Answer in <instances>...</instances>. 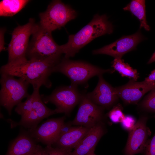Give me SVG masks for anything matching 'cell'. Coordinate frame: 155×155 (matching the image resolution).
<instances>
[{"label": "cell", "mask_w": 155, "mask_h": 155, "mask_svg": "<svg viewBox=\"0 0 155 155\" xmlns=\"http://www.w3.org/2000/svg\"><path fill=\"white\" fill-rule=\"evenodd\" d=\"M58 63L27 59L13 64L7 63L1 67L0 73L21 78L31 84L33 90L39 89L42 86L49 88L52 83L49 78Z\"/></svg>", "instance_id": "6da1fadb"}, {"label": "cell", "mask_w": 155, "mask_h": 155, "mask_svg": "<svg viewBox=\"0 0 155 155\" xmlns=\"http://www.w3.org/2000/svg\"><path fill=\"white\" fill-rule=\"evenodd\" d=\"M113 28L106 15L94 16L92 20L75 34L69 35L66 44L61 45L64 57H74L80 50L94 39L112 33Z\"/></svg>", "instance_id": "7a4b0ae2"}, {"label": "cell", "mask_w": 155, "mask_h": 155, "mask_svg": "<svg viewBox=\"0 0 155 155\" xmlns=\"http://www.w3.org/2000/svg\"><path fill=\"white\" fill-rule=\"evenodd\" d=\"M29 43L26 57L29 60L58 63L63 53L61 45L53 40L52 32L37 24Z\"/></svg>", "instance_id": "3957f363"}, {"label": "cell", "mask_w": 155, "mask_h": 155, "mask_svg": "<svg viewBox=\"0 0 155 155\" xmlns=\"http://www.w3.org/2000/svg\"><path fill=\"white\" fill-rule=\"evenodd\" d=\"M113 69H103L86 62L74 61L64 57L55 66L54 72L61 73L71 81V84L78 86L86 83L91 78L105 73H113Z\"/></svg>", "instance_id": "277c9868"}, {"label": "cell", "mask_w": 155, "mask_h": 155, "mask_svg": "<svg viewBox=\"0 0 155 155\" xmlns=\"http://www.w3.org/2000/svg\"><path fill=\"white\" fill-rule=\"evenodd\" d=\"M1 74L0 105L11 115L13 107L30 95L28 91L30 84L21 78L17 79L10 75Z\"/></svg>", "instance_id": "5b68a950"}, {"label": "cell", "mask_w": 155, "mask_h": 155, "mask_svg": "<svg viewBox=\"0 0 155 155\" xmlns=\"http://www.w3.org/2000/svg\"><path fill=\"white\" fill-rule=\"evenodd\" d=\"M76 11L60 0H53L46 10L39 14V25L45 30L52 32L60 29L77 16Z\"/></svg>", "instance_id": "8992f818"}, {"label": "cell", "mask_w": 155, "mask_h": 155, "mask_svg": "<svg viewBox=\"0 0 155 155\" xmlns=\"http://www.w3.org/2000/svg\"><path fill=\"white\" fill-rule=\"evenodd\" d=\"M36 24L34 20L30 18L27 24L19 26L14 29L7 48V63L13 64L27 59L26 54L29 38L32 35Z\"/></svg>", "instance_id": "52a82bcc"}, {"label": "cell", "mask_w": 155, "mask_h": 155, "mask_svg": "<svg viewBox=\"0 0 155 155\" xmlns=\"http://www.w3.org/2000/svg\"><path fill=\"white\" fill-rule=\"evenodd\" d=\"M77 86L71 84L58 87L49 95H41L44 103L55 104L60 113L68 115L73 108L80 102L83 94L78 90Z\"/></svg>", "instance_id": "ba28073f"}, {"label": "cell", "mask_w": 155, "mask_h": 155, "mask_svg": "<svg viewBox=\"0 0 155 155\" xmlns=\"http://www.w3.org/2000/svg\"><path fill=\"white\" fill-rule=\"evenodd\" d=\"M63 117L46 121L39 126L28 129V132L36 142L52 146L57 140L64 125Z\"/></svg>", "instance_id": "9c48e42d"}, {"label": "cell", "mask_w": 155, "mask_h": 155, "mask_svg": "<svg viewBox=\"0 0 155 155\" xmlns=\"http://www.w3.org/2000/svg\"><path fill=\"white\" fill-rule=\"evenodd\" d=\"M144 38L139 31L132 35L123 36L109 44L94 50L92 53L94 55L105 54L121 59L125 54L135 49Z\"/></svg>", "instance_id": "30bf717a"}, {"label": "cell", "mask_w": 155, "mask_h": 155, "mask_svg": "<svg viewBox=\"0 0 155 155\" xmlns=\"http://www.w3.org/2000/svg\"><path fill=\"white\" fill-rule=\"evenodd\" d=\"M147 118L141 117L130 131L124 150L125 155H134L144 151L151 132L147 125Z\"/></svg>", "instance_id": "8fae6325"}, {"label": "cell", "mask_w": 155, "mask_h": 155, "mask_svg": "<svg viewBox=\"0 0 155 155\" xmlns=\"http://www.w3.org/2000/svg\"><path fill=\"white\" fill-rule=\"evenodd\" d=\"M76 115L71 124L89 128L99 123L102 115L101 108L83 93Z\"/></svg>", "instance_id": "7c38bea8"}, {"label": "cell", "mask_w": 155, "mask_h": 155, "mask_svg": "<svg viewBox=\"0 0 155 155\" xmlns=\"http://www.w3.org/2000/svg\"><path fill=\"white\" fill-rule=\"evenodd\" d=\"M155 86V83H149L144 81L137 82L130 80L126 84L115 87L119 97L128 104L137 103L147 92Z\"/></svg>", "instance_id": "4fadbf2b"}, {"label": "cell", "mask_w": 155, "mask_h": 155, "mask_svg": "<svg viewBox=\"0 0 155 155\" xmlns=\"http://www.w3.org/2000/svg\"><path fill=\"white\" fill-rule=\"evenodd\" d=\"M102 75L98 76V82L93 91L86 94L90 99L97 105L108 108L115 103L119 97L115 88L104 80Z\"/></svg>", "instance_id": "5bb4252c"}, {"label": "cell", "mask_w": 155, "mask_h": 155, "mask_svg": "<svg viewBox=\"0 0 155 155\" xmlns=\"http://www.w3.org/2000/svg\"><path fill=\"white\" fill-rule=\"evenodd\" d=\"M28 131H23L10 143L5 155H34L42 147Z\"/></svg>", "instance_id": "9a60e30c"}, {"label": "cell", "mask_w": 155, "mask_h": 155, "mask_svg": "<svg viewBox=\"0 0 155 155\" xmlns=\"http://www.w3.org/2000/svg\"><path fill=\"white\" fill-rule=\"evenodd\" d=\"M102 125L100 122L90 129L78 144L68 155H86L95 148L99 141L104 133Z\"/></svg>", "instance_id": "2e32d148"}, {"label": "cell", "mask_w": 155, "mask_h": 155, "mask_svg": "<svg viewBox=\"0 0 155 155\" xmlns=\"http://www.w3.org/2000/svg\"><path fill=\"white\" fill-rule=\"evenodd\" d=\"M90 128L82 126L71 127L62 130L56 142L55 147L67 149L74 148L87 133Z\"/></svg>", "instance_id": "e0dca14e"}, {"label": "cell", "mask_w": 155, "mask_h": 155, "mask_svg": "<svg viewBox=\"0 0 155 155\" xmlns=\"http://www.w3.org/2000/svg\"><path fill=\"white\" fill-rule=\"evenodd\" d=\"M123 9L124 11H130L138 19L140 28H143L147 31L150 30V28L146 19L145 0H132Z\"/></svg>", "instance_id": "ac0fdd59"}, {"label": "cell", "mask_w": 155, "mask_h": 155, "mask_svg": "<svg viewBox=\"0 0 155 155\" xmlns=\"http://www.w3.org/2000/svg\"><path fill=\"white\" fill-rule=\"evenodd\" d=\"M30 1L27 0H3L0 2V16H11L21 10Z\"/></svg>", "instance_id": "d6986e66"}, {"label": "cell", "mask_w": 155, "mask_h": 155, "mask_svg": "<svg viewBox=\"0 0 155 155\" xmlns=\"http://www.w3.org/2000/svg\"><path fill=\"white\" fill-rule=\"evenodd\" d=\"M33 92L34 97L32 110L36 112L41 120L53 115L60 113L56 108L52 110L45 105L40 94L39 89L33 90Z\"/></svg>", "instance_id": "ffe728a7"}, {"label": "cell", "mask_w": 155, "mask_h": 155, "mask_svg": "<svg viewBox=\"0 0 155 155\" xmlns=\"http://www.w3.org/2000/svg\"><path fill=\"white\" fill-rule=\"evenodd\" d=\"M111 66L113 69L117 71L122 77H126L135 81L139 77L137 70L125 63L122 59L115 58Z\"/></svg>", "instance_id": "44dd1931"}, {"label": "cell", "mask_w": 155, "mask_h": 155, "mask_svg": "<svg viewBox=\"0 0 155 155\" xmlns=\"http://www.w3.org/2000/svg\"><path fill=\"white\" fill-rule=\"evenodd\" d=\"M34 97V94L33 92L26 100L23 102H21L16 106L15 111L21 116L30 111L32 109V105Z\"/></svg>", "instance_id": "7402d4cb"}, {"label": "cell", "mask_w": 155, "mask_h": 155, "mask_svg": "<svg viewBox=\"0 0 155 155\" xmlns=\"http://www.w3.org/2000/svg\"><path fill=\"white\" fill-rule=\"evenodd\" d=\"M141 106L147 111L155 112V86L145 96L141 103Z\"/></svg>", "instance_id": "603a6c76"}, {"label": "cell", "mask_w": 155, "mask_h": 155, "mask_svg": "<svg viewBox=\"0 0 155 155\" xmlns=\"http://www.w3.org/2000/svg\"><path fill=\"white\" fill-rule=\"evenodd\" d=\"M108 115L111 121L116 123H121L125 117L122 112V107L119 104L114 106Z\"/></svg>", "instance_id": "cb8c5ba5"}, {"label": "cell", "mask_w": 155, "mask_h": 155, "mask_svg": "<svg viewBox=\"0 0 155 155\" xmlns=\"http://www.w3.org/2000/svg\"><path fill=\"white\" fill-rule=\"evenodd\" d=\"M72 150L52 146H46L43 148L42 155H68Z\"/></svg>", "instance_id": "d4e9b609"}, {"label": "cell", "mask_w": 155, "mask_h": 155, "mask_svg": "<svg viewBox=\"0 0 155 155\" xmlns=\"http://www.w3.org/2000/svg\"><path fill=\"white\" fill-rule=\"evenodd\" d=\"M144 152V155H155V133L148 141Z\"/></svg>", "instance_id": "484cf974"}, {"label": "cell", "mask_w": 155, "mask_h": 155, "mask_svg": "<svg viewBox=\"0 0 155 155\" xmlns=\"http://www.w3.org/2000/svg\"><path fill=\"white\" fill-rule=\"evenodd\" d=\"M121 123L124 129L130 131L133 128L136 123L134 118L129 115L125 116Z\"/></svg>", "instance_id": "4316f807"}, {"label": "cell", "mask_w": 155, "mask_h": 155, "mask_svg": "<svg viewBox=\"0 0 155 155\" xmlns=\"http://www.w3.org/2000/svg\"><path fill=\"white\" fill-rule=\"evenodd\" d=\"M6 31V29L4 28H1L0 31V51L1 52L5 49L4 46L5 42L4 35Z\"/></svg>", "instance_id": "83f0119b"}, {"label": "cell", "mask_w": 155, "mask_h": 155, "mask_svg": "<svg viewBox=\"0 0 155 155\" xmlns=\"http://www.w3.org/2000/svg\"><path fill=\"white\" fill-rule=\"evenodd\" d=\"M149 83H155V69L152 71L144 80Z\"/></svg>", "instance_id": "f1b7e54d"}, {"label": "cell", "mask_w": 155, "mask_h": 155, "mask_svg": "<svg viewBox=\"0 0 155 155\" xmlns=\"http://www.w3.org/2000/svg\"><path fill=\"white\" fill-rule=\"evenodd\" d=\"M155 61V51L148 61V63L150 64Z\"/></svg>", "instance_id": "f546056e"}, {"label": "cell", "mask_w": 155, "mask_h": 155, "mask_svg": "<svg viewBox=\"0 0 155 155\" xmlns=\"http://www.w3.org/2000/svg\"><path fill=\"white\" fill-rule=\"evenodd\" d=\"M43 149V148L42 147L34 155H42Z\"/></svg>", "instance_id": "4dcf8cb0"}, {"label": "cell", "mask_w": 155, "mask_h": 155, "mask_svg": "<svg viewBox=\"0 0 155 155\" xmlns=\"http://www.w3.org/2000/svg\"><path fill=\"white\" fill-rule=\"evenodd\" d=\"M95 148L93 149L86 155H96L94 153Z\"/></svg>", "instance_id": "1f68e13d"}]
</instances>
